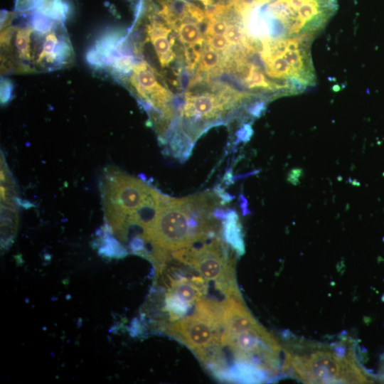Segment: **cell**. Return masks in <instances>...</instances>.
Returning <instances> with one entry per match:
<instances>
[{
	"instance_id": "cell-18",
	"label": "cell",
	"mask_w": 384,
	"mask_h": 384,
	"mask_svg": "<svg viewBox=\"0 0 384 384\" xmlns=\"http://www.w3.org/2000/svg\"><path fill=\"white\" fill-rule=\"evenodd\" d=\"M11 87L8 80H4L1 82V102H6L9 100L10 95L11 94Z\"/></svg>"
},
{
	"instance_id": "cell-16",
	"label": "cell",
	"mask_w": 384,
	"mask_h": 384,
	"mask_svg": "<svg viewBox=\"0 0 384 384\" xmlns=\"http://www.w3.org/2000/svg\"><path fill=\"white\" fill-rule=\"evenodd\" d=\"M229 24L224 20L212 19L208 25L206 33L208 36L225 35Z\"/></svg>"
},
{
	"instance_id": "cell-10",
	"label": "cell",
	"mask_w": 384,
	"mask_h": 384,
	"mask_svg": "<svg viewBox=\"0 0 384 384\" xmlns=\"http://www.w3.org/2000/svg\"><path fill=\"white\" fill-rule=\"evenodd\" d=\"M169 33L166 27L156 22L148 28L149 36L162 66L169 64L174 57L171 50L174 39L169 40Z\"/></svg>"
},
{
	"instance_id": "cell-21",
	"label": "cell",
	"mask_w": 384,
	"mask_h": 384,
	"mask_svg": "<svg viewBox=\"0 0 384 384\" xmlns=\"http://www.w3.org/2000/svg\"><path fill=\"white\" fill-rule=\"evenodd\" d=\"M203 1L205 4H209L210 2V0H201Z\"/></svg>"
},
{
	"instance_id": "cell-13",
	"label": "cell",
	"mask_w": 384,
	"mask_h": 384,
	"mask_svg": "<svg viewBox=\"0 0 384 384\" xmlns=\"http://www.w3.org/2000/svg\"><path fill=\"white\" fill-rule=\"evenodd\" d=\"M191 307L181 298L173 292L167 291L165 297L164 310L169 313L171 320L174 321L183 318Z\"/></svg>"
},
{
	"instance_id": "cell-15",
	"label": "cell",
	"mask_w": 384,
	"mask_h": 384,
	"mask_svg": "<svg viewBox=\"0 0 384 384\" xmlns=\"http://www.w3.org/2000/svg\"><path fill=\"white\" fill-rule=\"evenodd\" d=\"M219 61V53L217 50L210 47L202 52L200 69L208 71L216 67L218 65Z\"/></svg>"
},
{
	"instance_id": "cell-7",
	"label": "cell",
	"mask_w": 384,
	"mask_h": 384,
	"mask_svg": "<svg viewBox=\"0 0 384 384\" xmlns=\"http://www.w3.org/2000/svg\"><path fill=\"white\" fill-rule=\"evenodd\" d=\"M221 304L223 327L221 336H235L261 327L249 312L242 299L227 297Z\"/></svg>"
},
{
	"instance_id": "cell-9",
	"label": "cell",
	"mask_w": 384,
	"mask_h": 384,
	"mask_svg": "<svg viewBox=\"0 0 384 384\" xmlns=\"http://www.w3.org/2000/svg\"><path fill=\"white\" fill-rule=\"evenodd\" d=\"M271 375L267 372L242 361L235 363L228 368L223 380L243 383H260L267 381Z\"/></svg>"
},
{
	"instance_id": "cell-3",
	"label": "cell",
	"mask_w": 384,
	"mask_h": 384,
	"mask_svg": "<svg viewBox=\"0 0 384 384\" xmlns=\"http://www.w3.org/2000/svg\"><path fill=\"white\" fill-rule=\"evenodd\" d=\"M145 182L118 169L105 170L101 183L105 215L115 233L124 220L136 213L156 191Z\"/></svg>"
},
{
	"instance_id": "cell-17",
	"label": "cell",
	"mask_w": 384,
	"mask_h": 384,
	"mask_svg": "<svg viewBox=\"0 0 384 384\" xmlns=\"http://www.w3.org/2000/svg\"><path fill=\"white\" fill-rule=\"evenodd\" d=\"M209 46L215 50H223L230 46V43L224 36H208Z\"/></svg>"
},
{
	"instance_id": "cell-5",
	"label": "cell",
	"mask_w": 384,
	"mask_h": 384,
	"mask_svg": "<svg viewBox=\"0 0 384 384\" xmlns=\"http://www.w3.org/2000/svg\"><path fill=\"white\" fill-rule=\"evenodd\" d=\"M162 329L165 334L185 344L196 356L213 346L222 345L223 328L196 312L164 325Z\"/></svg>"
},
{
	"instance_id": "cell-8",
	"label": "cell",
	"mask_w": 384,
	"mask_h": 384,
	"mask_svg": "<svg viewBox=\"0 0 384 384\" xmlns=\"http://www.w3.org/2000/svg\"><path fill=\"white\" fill-rule=\"evenodd\" d=\"M225 101L211 94L187 97L183 113L187 117L209 119L215 118L223 110Z\"/></svg>"
},
{
	"instance_id": "cell-1",
	"label": "cell",
	"mask_w": 384,
	"mask_h": 384,
	"mask_svg": "<svg viewBox=\"0 0 384 384\" xmlns=\"http://www.w3.org/2000/svg\"><path fill=\"white\" fill-rule=\"evenodd\" d=\"M219 206L218 197L210 192L181 198L163 195L144 241L176 251L216 237L221 230L216 215Z\"/></svg>"
},
{
	"instance_id": "cell-4",
	"label": "cell",
	"mask_w": 384,
	"mask_h": 384,
	"mask_svg": "<svg viewBox=\"0 0 384 384\" xmlns=\"http://www.w3.org/2000/svg\"><path fill=\"white\" fill-rule=\"evenodd\" d=\"M225 242L218 237L177 250L172 256L181 263L196 270L207 280L215 282V288L227 297L242 299L238 291L233 260Z\"/></svg>"
},
{
	"instance_id": "cell-20",
	"label": "cell",
	"mask_w": 384,
	"mask_h": 384,
	"mask_svg": "<svg viewBox=\"0 0 384 384\" xmlns=\"http://www.w3.org/2000/svg\"><path fill=\"white\" fill-rule=\"evenodd\" d=\"M382 377L384 378V358H383V366H382Z\"/></svg>"
},
{
	"instance_id": "cell-2",
	"label": "cell",
	"mask_w": 384,
	"mask_h": 384,
	"mask_svg": "<svg viewBox=\"0 0 384 384\" xmlns=\"http://www.w3.org/2000/svg\"><path fill=\"white\" fill-rule=\"evenodd\" d=\"M331 351L316 350L306 354L286 351L285 372L309 383H362L368 381L359 368L354 352L346 356Z\"/></svg>"
},
{
	"instance_id": "cell-11",
	"label": "cell",
	"mask_w": 384,
	"mask_h": 384,
	"mask_svg": "<svg viewBox=\"0 0 384 384\" xmlns=\"http://www.w3.org/2000/svg\"><path fill=\"white\" fill-rule=\"evenodd\" d=\"M223 235L225 243L230 245L238 255L245 252L242 225L234 210L227 212L222 223Z\"/></svg>"
},
{
	"instance_id": "cell-14",
	"label": "cell",
	"mask_w": 384,
	"mask_h": 384,
	"mask_svg": "<svg viewBox=\"0 0 384 384\" xmlns=\"http://www.w3.org/2000/svg\"><path fill=\"white\" fill-rule=\"evenodd\" d=\"M181 42L193 45L203 40L199 27L194 22L181 23L177 29Z\"/></svg>"
},
{
	"instance_id": "cell-19",
	"label": "cell",
	"mask_w": 384,
	"mask_h": 384,
	"mask_svg": "<svg viewBox=\"0 0 384 384\" xmlns=\"http://www.w3.org/2000/svg\"><path fill=\"white\" fill-rule=\"evenodd\" d=\"M302 170L294 169L290 171L288 176V181L293 184H297L299 182V178L301 176Z\"/></svg>"
},
{
	"instance_id": "cell-6",
	"label": "cell",
	"mask_w": 384,
	"mask_h": 384,
	"mask_svg": "<svg viewBox=\"0 0 384 384\" xmlns=\"http://www.w3.org/2000/svg\"><path fill=\"white\" fill-rule=\"evenodd\" d=\"M131 82L137 93L156 109H162L169 100L168 92L157 80L154 71L142 62L133 68Z\"/></svg>"
},
{
	"instance_id": "cell-12",
	"label": "cell",
	"mask_w": 384,
	"mask_h": 384,
	"mask_svg": "<svg viewBox=\"0 0 384 384\" xmlns=\"http://www.w3.org/2000/svg\"><path fill=\"white\" fill-rule=\"evenodd\" d=\"M1 246L8 247L12 241L18 225L16 206L1 204Z\"/></svg>"
}]
</instances>
